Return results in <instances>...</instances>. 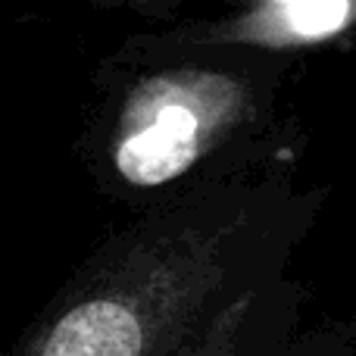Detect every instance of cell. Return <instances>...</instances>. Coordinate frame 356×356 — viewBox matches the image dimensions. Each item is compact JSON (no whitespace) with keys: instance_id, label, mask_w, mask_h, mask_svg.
<instances>
[{"instance_id":"cell-1","label":"cell","mask_w":356,"mask_h":356,"mask_svg":"<svg viewBox=\"0 0 356 356\" xmlns=\"http://www.w3.org/2000/svg\"><path fill=\"white\" fill-rule=\"evenodd\" d=\"M197 156V119L184 106H166L154 125L129 141L116 154V166L135 184H163L194 163Z\"/></svg>"},{"instance_id":"cell-2","label":"cell","mask_w":356,"mask_h":356,"mask_svg":"<svg viewBox=\"0 0 356 356\" xmlns=\"http://www.w3.org/2000/svg\"><path fill=\"white\" fill-rule=\"evenodd\" d=\"M44 356H141V325L113 300L85 303L54 328Z\"/></svg>"},{"instance_id":"cell-3","label":"cell","mask_w":356,"mask_h":356,"mask_svg":"<svg viewBox=\"0 0 356 356\" xmlns=\"http://www.w3.org/2000/svg\"><path fill=\"white\" fill-rule=\"evenodd\" d=\"M288 25L297 35H332L350 16V0H282Z\"/></svg>"}]
</instances>
